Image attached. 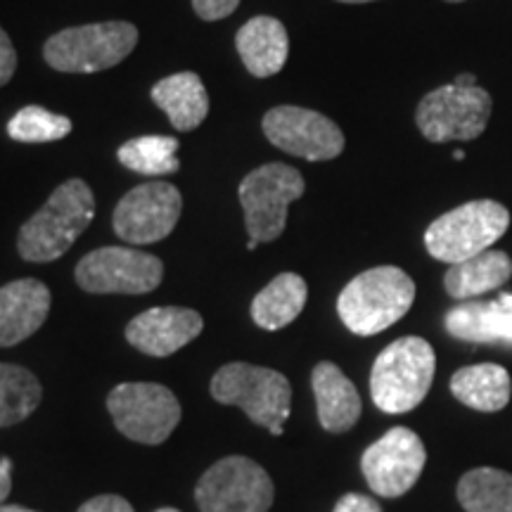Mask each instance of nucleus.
Returning <instances> with one entry per match:
<instances>
[{"label":"nucleus","mask_w":512,"mask_h":512,"mask_svg":"<svg viewBox=\"0 0 512 512\" xmlns=\"http://www.w3.org/2000/svg\"><path fill=\"white\" fill-rule=\"evenodd\" d=\"M95 197L81 178H69L50 200L19 228L17 252L29 264H48L69 252L79 235L91 226Z\"/></svg>","instance_id":"f257e3e1"},{"label":"nucleus","mask_w":512,"mask_h":512,"mask_svg":"<svg viewBox=\"0 0 512 512\" xmlns=\"http://www.w3.org/2000/svg\"><path fill=\"white\" fill-rule=\"evenodd\" d=\"M415 283L396 266H377L356 275L339 292L337 313L347 330L358 337L380 335L411 311Z\"/></svg>","instance_id":"f03ea898"},{"label":"nucleus","mask_w":512,"mask_h":512,"mask_svg":"<svg viewBox=\"0 0 512 512\" xmlns=\"http://www.w3.org/2000/svg\"><path fill=\"white\" fill-rule=\"evenodd\" d=\"M437 356L422 337H401L380 351L370 373V394L382 413L401 415L418 408L430 392Z\"/></svg>","instance_id":"7ed1b4c3"},{"label":"nucleus","mask_w":512,"mask_h":512,"mask_svg":"<svg viewBox=\"0 0 512 512\" xmlns=\"http://www.w3.org/2000/svg\"><path fill=\"white\" fill-rule=\"evenodd\" d=\"M211 396L223 406H238L254 425L264 427L273 437H283L285 422L292 411L290 380L278 370L228 363L211 377Z\"/></svg>","instance_id":"20e7f679"},{"label":"nucleus","mask_w":512,"mask_h":512,"mask_svg":"<svg viewBox=\"0 0 512 512\" xmlns=\"http://www.w3.org/2000/svg\"><path fill=\"white\" fill-rule=\"evenodd\" d=\"M138 29L128 22H100L57 31L43 46L50 67L64 74H95L117 67L133 53Z\"/></svg>","instance_id":"39448f33"},{"label":"nucleus","mask_w":512,"mask_h":512,"mask_svg":"<svg viewBox=\"0 0 512 512\" xmlns=\"http://www.w3.org/2000/svg\"><path fill=\"white\" fill-rule=\"evenodd\" d=\"M510 228V211L501 202L475 200L439 216L427 228L425 247L437 261L460 264L491 249Z\"/></svg>","instance_id":"423d86ee"},{"label":"nucleus","mask_w":512,"mask_h":512,"mask_svg":"<svg viewBox=\"0 0 512 512\" xmlns=\"http://www.w3.org/2000/svg\"><path fill=\"white\" fill-rule=\"evenodd\" d=\"M304 176L294 166L264 164L242 178L238 197L249 240L273 242L285 233L287 209L304 195Z\"/></svg>","instance_id":"0eeeda50"},{"label":"nucleus","mask_w":512,"mask_h":512,"mask_svg":"<svg viewBox=\"0 0 512 512\" xmlns=\"http://www.w3.org/2000/svg\"><path fill=\"white\" fill-rule=\"evenodd\" d=\"M107 411L126 439L157 446L181 422V403L169 387L157 382H124L107 394Z\"/></svg>","instance_id":"6e6552de"},{"label":"nucleus","mask_w":512,"mask_h":512,"mask_svg":"<svg viewBox=\"0 0 512 512\" xmlns=\"http://www.w3.org/2000/svg\"><path fill=\"white\" fill-rule=\"evenodd\" d=\"M494 100L479 86L448 83L420 100L415 121L430 143L475 140L486 131Z\"/></svg>","instance_id":"1a4fd4ad"},{"label":"nucleus","mask_w":512,"mask_h":512,"mask_svg":"<svg viewBox=\"0 0 512 512\" xmlns=\"http://www.w3.org/2000/svg\"><path fill=\"white\" fill-rule=\"evenodd\" d=\"M273 498V479L245 456H228L214 463L195 489L202 512H268Z\"/></svg>","instance_id":"9d476101"},{"label":"nucleus","mask_w":512,"mask_h":512,"mask_svg":"<svg viewBox=\"0 0 512 512\" xmlns=\"http://www.w3.org/2000/svg\"><path fill=\"white\" fill-rule=\"evenodd\" d=\"M76 283L91 294H147L164 278L155 254L131 247H100L76 264Z\"/></svg>","instance_id":"9b49d317"},{"label":"nucleus","mask_w":512,"mask_h":512,"mask_svg":"<svg viewBox=\"0 0 512 512\" xmlns=\"http://www.w3.org/2000/svg\"><path fill=\"white\" fill-rule=\"evenodd\" d=\"M183 211V197L176 185L152 181L136 185L114 209V233L128 245H152L174 233Z\"/></svg>","instance_id":"f8f14e48"},{"label":"nucleus","mask_w":512,"mask_h":512,"mask_svg":"<svg viewBox=\"0 0 512 512\" xmlns=\"http://www.w3.org/2000/svg\"><path fill=\"white\" fill-rule=\"evenodd\" d=\"M425 463L427 451L418 434L408 427H392L366 448L361 472L373 494L399 498L418 484Z\"/></svg>","instance_id":"ddd939ff"},{"label":"nucleus","mask_w":512,"mask_h":512,"mask_svg":"<svg viewBox=\"0 0 512 512\" xmlns=\"http://www.w3.org/2000/svg\"><path fill=\"white\" fill-rule=\"evenodd\" d=\"M264 133L271 145L306 162H328L342 155L344 133L325 114L306 107L280 105L266 112Z\"/></svg>","instance_id":"4468645a"},{"label":"nucleus","mask_w":512,"mask_h":512,"mask_svg":"<svg viewBox=\"0 0 512 512\" xmlns=\"http://www.w3.org/2000/svg\"><path fill=\"white\" fill-rule=\"evenodd\" d=\"M204 330V320L197 311L183 306H157L138 313L126 325V342L140 354L166 358L188 347Z\"/></svg>","instance_id":"2eb2a0df"},{"label":"nucleus","mask_w":512,"mask_h":512,"mask_svg":"<svg viewBox=\"0 0 512 512\" xmlns=\"http://www.w3.org/2000/svg\"><path fill=\"white\" fill-rule=\"evenodd\" d=\"M50 304L48 285L36 278L12 280L0 287V347H17L41 330Z\"/></svg>","instance_id":"dca6fc26"},{"label":"nucleus","mask_w":512,"mask_h":512,"mask_svg":"<svg viewBox=\"0 0 512 512\" xmlns=\"http://www.w3.org/2000/svg\"><path fill=\"white\" fill-rule=\"evenodd\" d=\"M446 332L460 342L505 344L512 347V294H498L491 302H467L444 318Z\"/></svg>","instance_id":"f3484780"},{"label":"nucleus","mask_w":512,"mask_h":512,"mask_svg":"<svg viewBox=\"0 0 512 512\" xmlns=\"http://www.w3.org/2000/svg\"><path fill=\"white\" fill-rule=\"evenodd\" d=\"M311 387L313 396H316L320 427L332 434L349 432L363 411L361 396H358L354 382L335 363L323 361L313 368Z\"/></svg>","instance_id":"a211bd4d"},{"label":"nucleus","mask_w":512,"mask_h":512,"mask_svg":"<svg viewBox=\"0 0 512 512\" xmlns=\"http://www.w3.org/2000/svg\"><path fill=\"white\" fill-rule=\"evenodd\" d=\"M235 46L247 72L256 79H268L285 67L290 55V36L275 17H252L235 36Z\"/></svg>","instance_id":"6ab92c4d"},{"label":"nucleus","mask_w":512,"mask_h":512,"mask_svg":"<svg viewBox=\"0 0 512 512\" xmlns=\"http://www.w3.org/2000/svg\"><path fill=\"white\" fill-rule=\"evenodd\" d=\"M152 102L169 117L176 131H195L209 114V95L195 72L171 74L155 83Z\"/></svg>","instance_id":"aec40b11"},{"label":"nucleus","mask_w":512,"mask_h":512,"mask_svg":"<svg viewBox=\"0 0 512 512\" xmlns=\"http://www.w3.org/2000/svg\"><path fill=\"white\" fill-rule=\"evenodd\" d=\"M512 275L510 256L501 249H486L472 259L453 264L444 275V287L448 297L467 302V299L482 297V294L498 290Z\"/></svg>","instance_id":"412c9836"},{"label":"nucleus","mask_w":512,"mask_h":512,"mask_svg":"<svg viewBox=\"0 0 512 512\" xmlns=\"http://www.w3.org/2000/svg\"><path fill=\"white\" fill-rule=\"evenodd\" d=\"M451 392L467 408L496 413L508 406L512 394L510 373L498 363L465 366L451 377Z\"/></svg>","instance_id":"4be33fe9"},{"label":"nucleus","mask_w":512,"mask_h":512,"mask_svg":"<svg viewBox=\"0 0 512 512\" xmlns=\"http://www.w3.org/2000/svg\"><path fill=\"white\" fill-rule=\"evenodd\" d=\"M309 299L306 280L297 273H280L252 302V320L261 330H283L297 320Z\"/></svg>","instance_id":"5701e85b"},{"label":"nucleus","mask_w":512,"mask_h":512,"mask_svg":"<svg viewBox=\"0 0 512 512\" xmlns=\"http://www.w3.org/2000/svg\"><path fill=\"white\" fill-rule=\"evenodd\" d=\"M458 501L467 512H512V475L496 467H477L458 482Z\"/></svg>","instance_id":"b1692460"},{"label":"nucleus","mask_w":512,"mask_h":512,"mask_svg":"<svg viewBox=\"0 0 512 512\" xmlns=\"http://www.w3.org/2000/svg\"><path fill=\"white\" fill-rule=\"evenodd\" d=\"M43 387L31 370L0 363V430L19 425L41 406Z\"/></svg>","instance_id":"393cba45"},{"label":"nucleus","mask_w":512,"mask_h":512,"mask_svg":"<svg viewBox=\"0 0 512 512\" xmlns=\"http://www.w3.org/2000/svg\"><path fill=\"white\" fill-rule=\"evenodd\" d=\"M178 140L171 136H140L119 147V162L126 169L143 176L176 174L178 166Z\"/></svg>","instance_id":"a878e982"},{"label":"nucleus","mask_w":512,"mask_h":512,"mask_svg":"<svg viewBox=\"0 0 512 512\" xmlns=\"http://www.w3.org/2000/svg\"><path fill=\"white\" fill-rule=\"evenodd\" d=\"M72 133V119L46 110V107H22L8 124V136L17 143H55Z\"/></svg>","instance_id":"bb28decb"},{"label":"nucleus","mask_w":512,"mask_h":512,"mask_svg":"<svg viewBox=\"0 0 512 512\" xmlns=\"http://www.w3.org/2000/svg\"><path fill=\"white\" fill-rule=\"evenodd\" d=\"M240 0H192V8H195L197 17H202L204 22H216V19H226L238 10Z\"/></svg>","instance_id":"cd10ccee"},{"label":"nucleus","mask_w":512,"mask_h":512,"mask_svg":"<svg viewBox=\"0 0 512 512\" xmlns=\"http://www.w3.org/2000/svg\"><path fill=\"white\" fill-rule=\"evenodd\" d=\"M79 512H136V510H133V505L128 503L126 498L114 496V494H102L83 503Z\"/></svg>","instance_id":"c85d7f7f"},{"label":"nucleus","mask_w":512,"mask_h":512,"mask_svg":"<svg viewBox=\"0 0 512 512\" xmlns=\"http://www.w3.org/2000/svg\"><path fill=\"white\" fill-rule=\"evenodd\" d=\"M15 69H17L15 46H12L10 36L5 34V29L0 27V86L10 83L12 76H15Z\"/></svg>","instance_id":"c756f323"},{"label":"nucleus","mask_w":512,"mask_h":512,"mask_svg":"<svg viewBox=\"0 0 512 512\" xmlns=\"http://www.w3.org/2000/svg\"><path fill=\"white\" fill-rule=\"evenodd\" d=\"M332 512H382V505L373 496L347 494L339 498Z\"/></svg>","instance_id":"7c9ffc66"},{"label":"nucleus","mask_w":512,"mask_h":512,"mask_svg":"<svg viewBox=\"0 0 512 512\" xmlns=\"http://www.w3.org/2000/svg\"><path fill=\"white\" fill-rule=\"evenodd\" d=\"M12 489V460L0 458V505L5 503V498L10 496Z\"/></svg>","instance_id":"2f4dec72"},{"label":"nucleus","mask_w":512,"mask_h":512,"mask_svg":"<svg viewBox=\"0 0 512 512\" xmlns=\"http://www.w3.org/2000/svg\"><path fill=\"white\" fill-rule=\"evenodd\" d=\"M453 83H458V86H477V79H475V74H463V76H458Z\"/></svg>","instance_id":"473e14b6"},{"label":"nucleus","mask_w":512,"mask_h":512,"mask_svg":"<svg viewBox=\"0 0 512 512\" xmlns=\"http://www.w3.org/2000/svg\"><path fill=\"white\" fill-rule=\"evenodd\" d=\"M0 512H38V510H29L24 505H0Z\"/></svg>","instance_id":"72a5a7b5"},{"label":"nucleus","mask_w":512,"mask_h":512,"mask_svg":"<svg viewBox=\"0 0 512 512\" xmlns=\"http://www.w3.org/2000/svg\"><path fill=\"white\" fill-rule=\"evenodd\" d=\"M339 3H351V5H358V3H373V0H339Z\"/></svg>","instance_id":"f704fd0d"},{"label":"nucleus","mask_w":512,"mask_h":512,"mask_svg":"<svg viewBox=\"0 0 512 512\" xmlns=\"http://www.w3.org/2000/svg\"><path fill=\"white\" fill-rule=\"evenodd\" d=\"M256 247H259V242H256V240H249V242H247V249H249V252H254Z\"/></svg>","instance_id":"c9c22d12"},{"label":"nucleus","mask_w":512,"mask_h":512,"mask_svg":"<svg viewBox=\"0 0 512 512\" xmlns=\"http://www.w3.org/2000/svg\"><path fill=\"white\" fill-rule=\"evenodd\" d=\"M453 157H456V159H458V162H463V159H465V152H460V150H458V152H456V155H453Z\"/></svg>","instance_id":"e433bc0d"},{"label":"nucleus","mask_w":512,"mask_h":512,"mask_svg":"<svg viewBox=\"0 0 512 512\" xmlns=\"http://www.w3.org/2000/svg\"><path fill=\"white\" fill-rule=\"evenodd\" d=\"M155 512H181V510H176V508H159Z\"/></svg>","instance_id":"4c0bfd02"},{"label":"nucleus","mask_w":512,"mask_h":512,"mask_svg":"<svg viewBox=\"0 0 512 512\" xmlns=\"http://www.w3.org/2000/svg\"><path fill=\"white\" fill-rule=\"evenodd\" d=\"M446 3H463V0H446Z\"/></svg>","instance_id":"58836bf2"}]
</instances>
